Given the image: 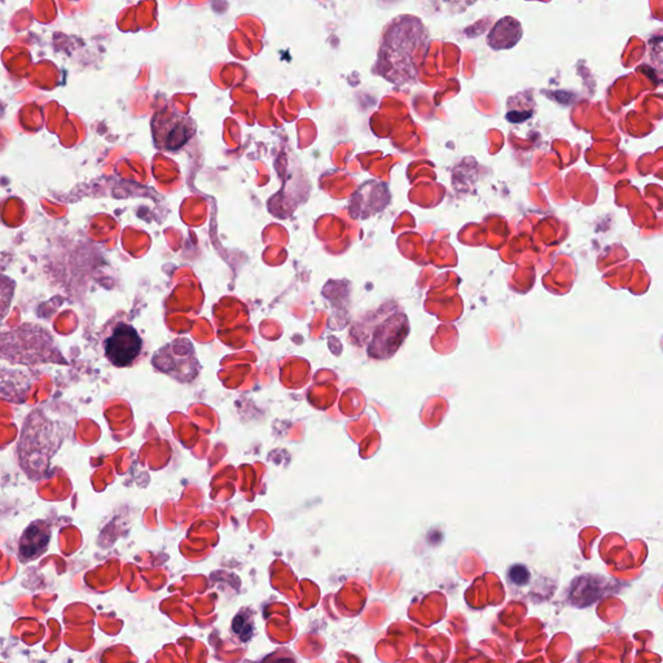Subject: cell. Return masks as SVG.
<instances>
[{
	"mask_svg": "<svg viewBox=\"0 0 663 663\" xmlns=\"http://www.w3.org/2000/svg\"><path fill=\"white\" fill-rule=\"evenodd\" d=\"M429 50V35L420 19L401 16L381 39L376 72L395 85L415 83Z\"/></svg>",
	"mask_w": 663,
	"mask_h": 663,
	"instance_id": "cell-1",
	"label": "cell"
},
{
	"mask_svg": "<svg viewBox=\"0 0 663 663\" xmlns=\"http://www.w3.org/2000/svg\"><path fill=\"white\" fill-rule=\"evenodd\" d=\"M52 338L37 326H24L0 335V357L19 363L51 362Z\"/></svg>",
	"mask_w": 663,
	"mask_h": 663,
	"instance_id": "cell-2",
	"label": "cell"
},
{
	"mask_svg": "<svg viewBox=\"0 0 663 663\" xmlns=\"http://www.w3.org/2000/svg\"><path fill=\"white\" fill-rule=\"evenodd\" d=\"M152 131L158 149L178 151L195 136L196 124L186 114L166 108L153 117Z\"/></svg>",
	"mask_w": 663,
	"mask_h": 663,
	"instance_id": "cell-3",
	"label": "cell"
},
{
	"mask_svg": "<svg viewBox=\"0 0 663 663\" xmlns=\"http://www.w3.org/2000/svg\"><path fill=\"white\" fill-rule=\"evenodd\" d=\"M143 341L136 329L121 323L104 342L105 355L116 367H129L139 357Z\"/></svg>",
	"mask_w": 663,
	"mask_h": 663,
	"instance_id": "cell-4",
	"label": "cell"
},
{
	"mask_svg": "<svg viewBox=\"0 0 663 663\" xmlns=\"http://www.w3.org/2000/svg\"><path fill=\"white\" fill-rule=\"evenodd\" d=\"M180 362L186 363L188 366L200 368V364L196 359L195 349H193V345L186 338H180V340L171 342L170 345L158 351L155 359H153V364H155L158 370L168 373L174 379L184 381V383L191 381L190 376L180 366Z\"/></svg>",
	"mask_w": 663,
	"mask_h": 663,
	"instance_id": "cell-5",
	"label": "cell"
},
{
	"mask_svg": "<svg viewBox=\"0 0 663 663\" xmlns=\"http://www.w3.org/2000/svg\"><path fill=\"white\" fill-rule=\"evenodd\" d=\"M51 529L45 521H37L24 531L20 540V555L24 560H34L47 550Z\"/></svg>",
	"mask_w": 663,
	"mask_h": 663,
	"instance_id": "cell-6",
	"label": "cell"
},
{
	"mask_svg": "<svg viewBox=\"0 0 663 663\" xmlns=\"http://www.w3.org/2000/svg\"><path fill=\"white\" fill-rule=\"evenodd\" d=\"M521 37V24L513 17H504L491 30L487 41L494 50H507V48L515 47Z\"/></svg>",
	"mask_w": 663,
	"mask_h": 663,
	"instance_id": "cell-7",
	"label": "cell"
},
{
	"mask_svg": "<svg viewBox=\"0 0 663 663\" xmlns=\"http://www.w3.org/2000/svg\"><path fill=\"white\" fill-rule=\"evenodd\" d=\"M604 590L603 579L587 575V577L575 579L572 591H570V601L575 607H587V605L595 603L603 595Z\"/></svg>",
	"mask_w": 663,
	"mask_h": 663,
	"instance_id": "cell-8",
	"label": "cell"
},
{
	"mask_svg": "<svg viewBox=\"0 0 663 663\" xmlns=\"http://www.w3.org/2000/svg\"><path fill=\"white\" fill-rule=\"evenodd\" d=\"M13 285L10 279L0 275V319L7 314L8 306L12 300Z\"/></svg>",
	"mask_w": 663,
	"mask_h": 663,
	"instance_id": "cell-9",
	"label": "cell"
},
{
	"mask_svg": "<svg viewBox=\"0 0 663 663\" xmlns=\"http://www.w3.org/2000/svg\"><path fill=\"white\" fill-rule=\"evenodd\" d=\"M509 581L516 586H525L529 582L530 573L528 568L524 565L512 566L508 573Z\"/></svg>",
	"mask_w": 663,
	"mask_h": 663,
	"instance_id": "cell-10",
	"label": "cell"
}]
</instances>
